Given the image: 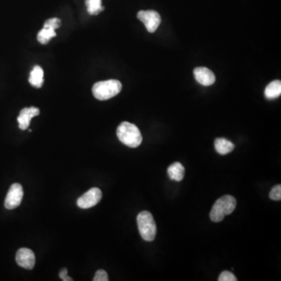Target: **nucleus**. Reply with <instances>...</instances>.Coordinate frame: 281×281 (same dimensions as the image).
Listing matches in <instances>:
<instances>
[{
	"instance_id": "nucleus-1",
	"label": "nucleus",
	"mask_w": 281,
	"mask_h": 281,
	"mask_svg": "<svg viewBox=\"0 0 281 281\" xmlns=\"http://www.w3.org/2000/svg\"><path fill=\"white\" fill-rule=\"evenodd\" d=\"M118 138L125 146L137 148L143 143V135L136 125L129 122H122L116 130Z\"/></svg>"
},
{
	"instance_id": "nucleus-2",
	"label": "nucleus",
	"mask_w": 281,
	"mask_h": 281,
	"mask_svg": "<svg viewBox=\"0 0 281 281\" xmlns=\"http://www.w3.org/2000/svg\"><path fill=\"white\" fill-rule=\"evenodd\" d=\"M237 206V201L234 197L231 195H223L217 199L213 205L209 216L212 221H222L225 216L231 214Z\"/></svg>"
},
{
	"instance_id": "nucleus-3",
	"label": "nucleus",
	"mask_w": 281,
	"mask_h": 281,
	"mask_svg": "<svg viewBox=\"0 0 281 281\" xmlns=\"http://www.w3.org/2000/svg\"><path fill=\"white\" fill-rule=\"evenodd\" d=\"M122 84L117 80L98 81L92 87L94 97L98 100H108L121 91Z\"/></svg>"
},
{
	"instance_id": "nucleus-4",
	"label": "nucleus",
	"mask_w": 281,
	"mask_h": 281,
	"mask_svg": "<svg viewBox=\"0 0 281 281\" xmlns=\"http://www.w3.org/2000/svg\"><path fill=\"white\" fill-rule=\"evenodd\" d=\"M137 227L140 236L146 241H153L157 235V224L149 211L140 212L137 217Z\"/></svg>"
},
{
	"instance_id": "nucleus-5",
	"label": "nucleus",
	"mask_w": 281,
	"mask_h": 281,
	"mask_svg": "<svg viewBox=\"0 0 281 281\" xmlns=\"http://www.w3.org/2000/svg\"><path fill=\"white\" fill-rule=\"evenodd\" d=\"M137 17L150 33H154L161 24V17L157 11H140L137 13Z\"/></svg>"
},
{
	"instance_id": "nucleus-6",
	"label": "nucleus",
	"mask_w": 281,
	"mask_h": 281,
	"mask_svg": "<svg viewBox=\"0 0 281 281\" xmlns=\"http://www.w3.org/2000/svg\"><path fill=\"white\" fill-rule=\"evenodd\" d=\"M102 197V191L99 188H91L86 193H84L82 196L77 199V206L84 209L93 207L100 202Z\"/></svg>"
},
{
	"instance_id": "nucleus-7",
	"label": "nucleus",
	"mask_w": 281,
	"mask_h": 281,
	"mask_svg": "<svg viewBox=\"0 0 281 281\" xmlns=\"http://www.w3.org/2000/svg\"><path fill=\"white\" fill-rule=\"evenodd\" d=\"M23 188L20 184L15 183L11 185L5 199V207L7 209H14L21 205L23 199Z\"/></svg>"
},
{
	"instance_id": "nucleus-8",
	"label": "nucleus",
	"mask_w": 281,
	"mask_h": 281,
	"mask_svg": "<svg viewBox=\"0 0 281 281\" xmlns=\"http://www.w3.org/2000/svg\"><path fill=\"white\" fill-rule=\"evenodd\" d=\"M16 261L19 266L23 267L25 269L31 270L35 266V253L29 248H20L17 252Z\"/></svg>"
},
{
	"instance_id": "nucleus-9",
	"label": "nucleus",
	"mask_w": 281,
	"mask_h": 281,
	"mask_svg": "<svg viewBox=\"0 0 281 281\" xmlns=\"http://www.w3.org/2000/svg\"><path fill=\"white\" fill-rule=\"evenodd\" d=\"M194 75L196 81L204 86L212 85L216 81V76L213 71L206 67H196L194 70Z\"/></svg>"
},
{
	"instance_id": "nucleus-10",
	"label": "nucleus",
	"mask_w": 281,
	"mask_h": 281,
	"mask_svg": "<svg viewBox=\"0 0 281 281\" xmlns=\"http://www.w3.org/2000/svg\"><path fill=\"white\" fill-rule=\"evenodd\" d=\"M40 110L39 108L32 107L24 108L20 112L18 117V121L19 123V128L22 130H27L28 126H30L31 119L35 116H39Z\"/></svg>"
},
{
	"instance_id": "nucleus-11",
	"label": "nucleus",
	"mask_w": 281,
	"mask_h": 281,
	"mask_svg": "<svg viewBox=\"0 0 281 281\" xmlns=\"http://www.w3.org/2000/svg\"><path fill=\"white\" fill-rule=\"evenodd\" d=\"M167 174H168L169 177L171 180L181 181L185 177V169L181 163L176 162L168 167Z\"/></svg>"
},
{
	"instance_id": "nucleus-12",
	"label": "nucleus",
	"mask_w": 281,
	"mask_h": 281,
	"mask_svg": "<svg viewBox=\"0 0 281 281\" xmlns=\"http://www.w3.org/2000/svg\"><path fill=\"white\" fill-rule=\"evenodd\" d=\"M43 77H44V72H43L42 67L39 66H35L31 72L29 82L35 88H42V85L44 84Z\"/></svg>"
},
{
	"instance_id": "nucleus-13",
	"label": "nucleus",
	"mask_w": 281,
	"mask_h": 281,
	"mask_svg": "<svg viewBox=\"0 0 281 281\" xmlns=\"http://www.w3.org/2000/svg\"><path fill=\"white\" fill-rule=\"evenodd\" d=\"M215 149L216 152L220 155H227L231 153L234 150V145L226 138H216L215 140Z\"/></svg>"
},
{
	"instance_id": "nucleus-14",
	"label": "nucleus",
	"mask_w": 281,
	"mask_h": 281,
	"mask_svg": "<svg viewBox=\"0 0 281 281\" xmlns=\"http://www.w3.org/2000/svg\"><path fill=\"white\" fill-rule=\"evenodd\" d=\"M281 94V81L279 80L272 81L265 89V96L267 99H275Z\"/></svg>"
},
{
	"instance_id": "nucleus-15",
	"label": "nucleus",
	"mask_w": 281,
	"mask_h": 281,
	"mask_svg": "<svg viewBox=\"0 0 281 281\" xmlns=\"http://www.w3.org/2000/svg\"><path fill=\"white\" fill-rule=\"evenodd\" d=\"M56 33L52 28H42L38 34L37 39L41 44L46 45L53 38L56 37Z\"/></svg>"
},
{
	"instance_id": "nucleus-16",
	"label": "nucleus",
	"mask_w": 281,
	"mask_h": 281,
	"mask_svg": "<svg viewBox=\"0 0 281 281\" xmlns=\"http://www.w3.org/2000/svg\"><path fill=\"white\" fill-rule=\"evenodd\" d=\"M85 5L90 15H98L99 13L104 11L102 0H85Z\"/></svg>"
},
{
	"instance_id": "nucleus-17",
	"label": "nucleus",
	"mask_w": 281,
	"mask_h": 281,
	"mask_svg": "<svg viewBox=\"0 0 281 281\" xmlns=\"http://www.w3.org/2000/svg\"><path fill=\"white\" fill-rule=\"evenodd\" d=\"M269 198L272 200L280 201L281 200V185H275L273 188L271 189L269 192Z\"/></svg>"
},
{
	"instance_id": "nucleus-18",
	"label": "nucleus",
	"mask_w": 281,
	"mask_h": 281,
	"mask_svg": "<svg viewBox=\"0 0 281 281\" xmlns=\"http://www.w3.org/2000/svg\"><path fill=\"white\" fill-rule=\"evenodd\" d=\"M60 25H61V21L58 18H51V19L47 20V21L45 22L44 28H52V29H57V28H60Z\"/></svg>"
},
{
	"instance_id": "nucleus-19",
	"label": "nucleus",
	"mask_w": 281,
	"mask_h": 281,
	"mask_svg": "<svg viewBox=\"0 0 281 281\" xmlns=\"http://www.w3.org/2000/svg\"><path fill=\"white\" fill-rule=\"evenodd\" d=\"M219 281H237V278L230 271H223L219 276Z\"/></svg>"
},
{
	"instance_id": "nucleus-20",
	"label": "nucleus",
	"mask_w": 281,
	"mask_h": 281,
	"mask_svg": "<svg viewBox=\"0 0 281 281\" xmlns=\"http://www.w3.org/2000/svg\"><path fill=\"white\" fill-rule=\"evenodd\" d=\"M107 272H105L103 269H98L95 273V277L93 278V281H108Z\"/></svg>"
},
{
	"instance_id": "nucleus-21",
	"label": "nucleus",
	"mask_w": 281,
	"mask_h": 281,
	"mask_svg": "<svg viewBox=\"0 0 281 281\" xmlns=\"http://www.w3.org/2000/svg\"><path fill=\"white\" fill-rule=\"evenodd\" d=\"M67 273H68V270H67V268H63V269L60 271L59 276H60V277L61 278L62 280L73 281L72 278L70 277V276H67Z\"/></svg>"
}]
</instances>
